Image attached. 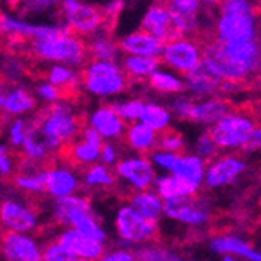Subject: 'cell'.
Returning a JSON list of instances; mask_svg holds the SVG:
<instances>
[{
	"label": "cell",
	"mask_w": 261,
	"mask_h": 261,
	"mask_svg": "<svg viewBox=\"0 0 261 261\" xmlns=\"http://www.w3.org/2000/svg\"><path fill=\"white\" fill-rule=\"evenodd\" d=\"M163 203L164 200L156 194L155 189H139V191H133L128 197V205L133 206L138 213L147 219L158 221L163 215Z\"/></svg>",
	"instance_id": "obj_35"
},
{
	"label": "cell",
	"mask_w": 261,
	"mask_h": 261,
	"mask_svg": "<svg viewBox=\"0 0 261 261\" xmlns=\"http://www.w3.org/2000/svg\"><path fill=\"white\" fill-rule=\"evenodd\" d=\"M211 249L216 253H230L244 256L249 261H261L259 252L255 250L247 241L234 234H219L211 240Z\"/></svg>",
	"instance_id": "obj_32"
},
{
	"label": "cell",
	"mask_w": 261,
	"mask_h": 261,
	"mask_svg": "<svg viewBox=\"0 0 261 261\" xmlns=\"http://www.w3.org/2000/svg\"><path fill=\"white\" fill-rule=\"evenodd\" d=\"M58 13L60 20L69 29V32L82 38H88L92 33L108 27L102 7L85 0H61Z\"/></svg>",
	"instance_id": "obj_6"
},
{
	"label": "cell",
	"mask_w": 261,
	"mask_h": 261,
	"mask_svg": "<svg viewBox=\"0 0 261 261\" xmlns=\"http://www.w3.org/2000/svg\"><path fill=\"white\" fill-rule=\"evenodd\" d=\"M194 97L191 94H175V96H171V102H169V110L174 116V119H180V121H188L189 119V111H191Z\"/></svg>",
	"instance_id": "obj_42"
},
{
	"label": "cell",
	"mask_w": 261,
	"mask_h": 261,
	"mask_svg": "<svg viewBox=\"0 0 261 261\" xmlns=\"http://www.w3.org/2000/svg\"><path fill=\"white\" fill-rule=\"evenodd\" d=\"M146 85L152 92L160 94V96H175V94L185 92L183 75L161 66L147 77Z\"/></svg>",
	"instance_id": "obj_30"
},
{
	"label": "cell",
	"mask_w": 261,
	"mask_h": 261,
	"mask_svg": "<svg viewBox=\"0 0 261 261\" xmlns=\"http://www.w3.org/2000/svg\"><path fill=\"white\" fill-rule=\"evenodd\" d=\"M258 127L252 111L231 108L221 119L208 127L219 152H244L247 139L253 128Z\"/></svg>",
	"instance_id": "obj_5"
},
{
	"label": "cell",
	"mask_w": 261,
	"mask_h": 261,
	"mask_svg": "<svg viewBox=\"0 0 261 261\" xmlns=\"http://www.w3.org/2000/svg\"><path fill=\"white\" fill-rule=\"evenodd\" d=\"M45 80L60 88L66 97L80 89V72L77 67L67 64H49L45 69Z\"/></svg>",
	"instance_id": "obj_33"
},
{
	"label": "cell",
	"mask_w": 261,
	"mask_h": 261,
	"mask_svg": "<svg viewBox=\"0 0 261 261\" xmlns=\"http://www.w3.org/2000/svg\"><path fill=\"white\" fill-rule=\"evenodd\" d=\"M218 8L219 14H258L255 0H224Z\"/></svg>",
	"instance_id": "obj_45"
},
{
	"label": "cell",
	"mask_w": 261,
	"mask_h": 261,
	"mask_svg": "<svg viewBox=\"0 0 261 261\" xmlns=\"http://www.w3.org/2000/svg\"><path fill=\"white\" fill-rule=\"evenodd\" d=\"M79 256H74L72 253H69L64 250L58 243H50L44 250L41 261H77Z\"/></svg>",
	"instance_id": "obj_49"
},
{
	"label": "cell",
	"mask_w": 261,
	"mask_h": 261,
	"mask_svg": "<svg viewBox=\"0 0 261 261\" xmlns=\"http://www.w3.org/2000/svg\"><path fill=\"white\" fill-rule=\"evenodd\" d=\"M171 11L180 14H200L202 5L200 0H160Z\"/></svg>",
	"instance_id": "obj_48"
},
{
	"label": "cell",
	"mask_w": 261,
	"mask_h": 261,
	"mask_svg": "<svg viewBox=\"0 0 261 261\" xmlns=\"http://www.w3.org/2000/svg\"><path fill=\"white\" fill-rule=\"evenodd\" d=\"M163 215L188 225H202L210 221L211 211L206 199L197 193L194 196L164 200Z\"/></svg>",
	"instance_id": "obj_14"
},
{
	"label": "cell",
	"mask_w": 261,
	"mask_h": 261,
	"mask_svg": "<svg viewBox=\"0 0 261 261\" xmlns=\"http://www.w3.org/2000/svg\"><path fill=\"white\" fill-rule=\"evenodd\" d=\"M77 261H91V259H85V258H79Z\"/></svg>",
	"instance_id": "obj_58"
},
{
	"label": "cell",
	"mask_w": 261,
	"mask_h": 261,
	"mask_svg": "<svg viewBox=\"0 0 261 261\" xmlns=\"http://www.w3.org/2000/svg\"><path fill=\"white\" fill-rule=\"evenodd\" d=\"M119 158H121V153H119V147L116 146V141H103L100 147L99 161L107 166H114Z\"/></svg>",
	"instance_id": "obj_50"
},
{
	"label": "cell",
	"mask_w": 261,
	"mask_h": 261,
	"mask_svg": "<svg viewBox=\"0 0 261 261\" xmlns=\"http://www.w3.org/2000/svg\"><path fill=\"white\" fill-rule=\"evenodd\" d=\"M121 141H124V144L132 152L141 153V155H149L152 150L156 149L158 133L149 128L146 124L135 121V122L127 124Z\"/></svg>",
	"instance_id": "obj_28"
},
{
	"label": "cell",
	"mask_w": 261,
	"mask_h": 261,
	"mask_svg": "<svg viewBox=\"0 0 261 261\" xmlns=\"http://www.w3.org/2000/svg\"><path fill=\"white\" fill-rule=\"evenodd\" d=\"M114 225L117 234L127 243H144L153 240L158 233L156 221L147 219L130 205H124L117 210Z\"/></svg>",
	"instance_id": "obj_11"
},
{
	"label": "cell",
	"mask_w": 261,
	"mask_h": 261,
	"mask_svg": "<svg viewBox=\"0 0 261 261\" xmlns=\"http://www.w3.org/2000/svg\"><path fill=\"white\" fill-rule=\"evenodd\" d=\"M85 42H86V49H88V57L91 60L119 61L122 57L117 39L114 38L111 29H108V27L85 38Z\"/></svg>",
	"instance_id": "obj_26"
},
{
	"label": "cell",
	"mask_w": 261,
	"mask_h": 261,
	"mask_svg": "<svg viewBox=\"0 0 261 261\" xmlns=\"http://www.w3.org/2000/svg\"><path fill=\"white\" fill-rule=\"evenodd\" d=\"M185 80V91H188L194 99L216 96L219 94L221 88V79H218L211 70L200 63L194 69L183 75Z\"/></svg>",
	"instance_id": "obj_23"
},
{
	"label": "cell",
	"mask_w": 261,
	"mask_h": 261,
	"mask_svg": "<svg viewBox=\"0 0 261 261\" xmlns=\"http://www.w3.org/2000/svg\"><path fill=\"white\" fill-rule=\"evenodd\" d=\"M86 125L96 130L103 141H121L127 124L114 111L111 103H102L86 116Z\"/></svg>",
	"instance_id": "obj_17"
},
{
	"label": "cell",
	"mask_w": 261,
	"mask_h": 261,
	"mask_svg": "<svg viewBox=\"0 0 261 261\" xmlns=\"http://www.w3.org/2000/svg\"><path fill=\"white\" fill-rule=\"evenodd\" d=\"M135 256L139 261H185L177 253L164 249V247H156V246L139 249Z\"/></svg>",
	"instance_id": "obj_43"
},
{
	"label": "cell",
	"mask_w": 261,
	"mask_h": 261,
	"mask_svg": "<svg viewBox=\"0 0 261 261\" xmlns=\"http://www.w3.org/2000/svg\"><path fill=\"white\" fill-rule=\"evenodd\" d=\"M2 2L7 5V7H10V8H13V10H16L17 8V5H19V2L20 0H2Z\"/></svg>",
	"instance_id": "obj_55"
},
{
	"label": "cell",
	"mask_w": 261,
	"mask_h": 261,
	"mask_svg": "<svg viewBox=\"0 0 261 261\" xmlns=\"http://www.w3.org/2000/svg\"><path fill=\"white\" fill-rule=\"evenodd\" d=\"M247 160L236 152L218 153L206 161L203 185L208 189H219L238 180L247 171Z\"/></svg>",
	"instance_id": "obj_8"
},
{
	"label": "cell",
	"mask_w": 261,
	"mask_h": 261,
	"mask_svg": "<svg viewBox=\"0 0 261 261\" xmlns=\"http://www.w3.org/2000/svg\"><path fill=\"white\" fill-rule=\"evenodd\" d=\"M114 174L116 178H121L130 188H133V191H139V189L152 188L156 169L152 164L149 155L133 153L116 161Z\"/></svg>",
	"instance_id": "obj_12"
},
{
	"label": "cell",
	"mask_w": 261,
	"mask_h": 261,
	"mask_svg": "<svg viewBox=\"0 0 261 261\" xmlns=\"http://www.w3.org/2000/svg\"><path fill=\"white\" fill-rule=\"evenodd\" d=\"M177 156H178V153H175V152H168V150H161V149H155L149 153V158H150L152 164L155 166V169H160L163 172H172Z\"/></svg>",
	"instance_id": "obj_47"
},
{
	"label": "cell",
	"mask_w": 261,
	"mask_h": 261,
	"mask_svg": "<svg viewBox=\"0 0 261 261\" xmlns=\"http://www.w3.org/2000/svg\"><path fill=\"white\" fill-rule=\"evenodd\" d=\"M5 152H8L7 146H5V144H0V155H2V153H5Z\"/></svg>",
	"instance_id": "obj_57"
},
{
	"label": "cell",
	"mask_w": 261,
	"mask_h": 261,
	"mask_svg": "<svg viewBox=\"0 0 261 261\" xmlns=\"http://www.w3.org/2000/svg\"><path fill=\"white\" fill-rule=\"evenodd\" d=\"M213 39L219 42L258 39V14H219L213 25Z\"/></svg>",
	"instance_id": "obj_10"
},
{
	"label": "cell",
	"mask_w": 261,
	"mask_h": 261,
	"mask_svg": "<svg viewBox=\"0 0 261 261\" xmlns=\"http://www.w3.org/2000/svg\"><path fill=\"white\" fill-rule=\"evenodd\" d=\"M82 67L80 88L96 99H116L130 88V82L119 61L89 58Z\"/></svg>",
	"instance_id": "obj_3"
},
{
	"label": "cell",
	"mask_w": 261,
	"mask_h": 261,
	"mask_svg": "<svg viewBox=\"0 0 261 261\" xmlns=\"http://www.w3.org/2000/svg\"><path fill=\"white\" fill-rule=\"evenodd\" d=\"M156 149L168 150V152H175V153H181L186 149V138L180 132H177V130H174L171 127L168 130L158 133Z\"/></svg>",
	"instance_id": "obj_40"
},
{
	"label": "cell",
	"mask_w": 261,
	"mask_h": 261,
	"mask_svg": "<svg viewBox=\"0 0 261 261\" xmlns=\"http://www.w3.org/2000/svg\"><path fill=\"white\" fill-rule=\"evenodd\" d=\"M27 52L38 61L47 64H67L80 69L88 60L85 38L70 33L69 30L45 38L23 41Z\"/></svg>",
	"instance_id": "obj_2"
},
{
	"label": "cell",
	"mask_w": 261,
	"mask_h": 261,
	"mask_svg": "<svg viewBox=\"0 0 261 261\" xmlns=\"http://www.w3.org/2000/svg\"><path fill=\"white\" fill-rule=\"evenodd\" d=\"M222 261H238V259H236L233 255H230V253H224V259Z\"/></svg>",
	"instance_id": "obj_56"
},
{
	"label": "cell",
	"mask_w": 261,
	"mask_h": 261,
	"mask_svg": "<svg viewBox=\"0 0 261 261\" xmlns=\"http://www.w3.org/2000/svg\"><path fill=\"white\" fill-rule=\"evenodd\" d=\"M33 94H35L36 100L42 102L44 105L55 103V102H58V100L66 97V94L60 88H57L55 85H52L50 82H47V80H41L36 85Z\"/></svg>",
	"instance_id": "obj_44"
},
{
	"label": "cell",
	"mask_w": 261,
	"mask_h": 261,
	"mask_svg": "<svg viewBox=\"0 0 261 261\" xmlns=\"http://www.w3.org/2000/svg\"><path fill=\"white\" fill-rule=\"evenodd\" d=\"M80 185V175L75 168L66 161L45 168V193L54 199L77 193Z\"/></svg>",
	"instance_id": "obj_16"
},
{
	"label": "cell",
	"mask_w": 261,
	"mask_h": 261,
	"mask_svg": "<svg viewBox=\"0 0 261 261\" xmlns=\"http://www.w3.org/2000/svg\"><path fill=\"white\" fill-rule=\"evenodd\" d=\"M142 105H144V99L142 97H125V99L116 97L114 102L111 103L114 111L119 114V117L125 124L139 121Z\"/></svg>",
	"instance_id": "obj_38"
},
{
	"label": "cell",
	"mask_w": 261,
	"mask_h": 261,
	"mask_svg": "<svg viewBox=\"0 0 261 261\" xmlns=\"http://www.w3.org/2000/svg\"><path fill=\"white\" fill-rule=\"evenodd\" d=\"M61 0H20L17 11L20 16H39V14H49L58 10Z\"/></svg>",
	"instance_id": "obj_39"
},
{
	"label": "cell",
	"mask_w": 261,
	"mask_h": 261,
	"mask_svg": "<svg viewBox=\"0 0 261 261\" xmlns=\"http://www.w3.org/2000/svg\"><path fill=\"white\" fill-rule=\"evenodd\" d=\"M202 42L194 36H178L163 42L160 61L164 67L185 75L202 63Z\"/></svg>",
	"instance_id": "obj_7"
},
{
	"label": "cell",
	"mask_w": 261,
	"mask_h": 261,
	"mask_svg": "<svg viewBox=\"0 0 261 261\" xmlns=\"http://www.w3.org/2000/svg\"><path fill=\"white\" fill-rule=\"evenodd\" d=\"M141 29L149 32L150 35L156 36L158 39L169 41L172 38H178L174 27L172 11L166 7L163 2L156 0L153 2L141 19Z\"/></svg>",
	"instance_id": "obj_21"
},
{
	"label": "cell",
	"mask_w": 261,
	"mask_h": 261,
	"mask_svg": "<svg viewBox=\"0 0 261 261\" xmlns=\"http://www.w3.org/2000/svg\"><path fill=\"white\" fill-rule=\"evenodd\" d=\"M194 153L199 155L200 158H203L205 161L211 160L213 156H216L219 153V149L216 146V142L213 141L210 132H203L197 136L196 142H194Z\"/></svg>",
	"instance_id": "obj_46"
},
{
	"label": "cell",
	"mask_w": 261,
	"mask_h": 261,
	"mask_svg": "<svg viewBox=\"0 0 261 261\" xmlns=\"http://www.w3.org/2000/svg\"><path fill=\"white\" fill-rule=\"evenodd\" d=\"M206 161L200 158L196 153H178L177 161L174 164V169L169 174H175L178 177H183L189 181H194L197 185H202L203 174H205Z\"/></svg>",
	"instance_id": "obj_36"
},
{
	"label": "cell",
	"mask_w": 261,
	"mask_h": 261,
	"mask_svg": "<svg viewBox=\"0 0 261 261\" xmlns=\"http://www.w3.org/2000/svg\"><path fill=\"white\" fill-rule=\"evenodd\" d=\"M119 63L130 83H146L147 77L161 66L160 57L146 55H122Z\"/></svg>",
	"instance_id": "obj_31"
},
{
	"label": "cell",
	"mask_w": 261,
	"mask_h": 261,
	"mask_svg": "<svg viewBox=\"0 0 261 261\" xmlns=\"http://www.w3.org/2000/svg\"><path fill=\"white\" fill-rule=\"evenodd\" d=\"M139 122L146 124L156 133L168 130L174 124V116L168 105H163L156 100H144L142 111L139 116Z\"/></svg>",
	"instance_id": "obj_34"
},
{
	"label": "cell",
	"mask_w": 261,
	"mask_h": 261,
	"mask_svg": "<svg viewBox=\"0 0 261 261\" xmlns=\"http://www.w3.org/2000/svg\"><path fill=\"white\" fill-rule=\"evenodd\" d=\"M16 160L10 152H5L0 155V177L2 178H10L16 172Z\"/></svg>",
	"instance_id": "obj_52"
},
{
	"label": "cell",
	"mask_w": 261,
	"mask_h": 261,
	"mask_svg": "<svg viewBox=\"0 0 261 261\" xmlns=\"http://www.w3.org/2000/svg\"><path fill=\"white\" fill-rule=\"evenodd\" d=\"M69 30L61 20L58 22H32L23 17L11 16L0 11V36L8 39L29 41L35 38H45Z\"/></svg>",
	"instance_id": "obj_9"
},
{
	"label": "cell",
	"mask_w": 261,
	"mask_h": 261,
	"mask_svg": "<svg viewBox=\"0 0 261 261\" xmlns=\"http://www.w3.org/2000/svg\"><path fill=\"white\" fill-rule=\"evenodd\" d=\"M152 186L163 200L194 196L200 191V185H197L194 181H189L175 174H169V172H163L160 175H155Z\"/></svg>",
	"instance_id": "obj_25"
},
{
	"label": "cell",
	"mask_w": 261,
	"mask_h": 261,
	"mask_svg": "<svg viewBox=\"0 0 261 261\" xmlns=\"http://www.w3.org/2000/svg\"><path fill=\"white\" fill-rule=\"evenodd\" d=\"M57 243L67 250L69 253H72L74 256L85 258V259H99L103 255V243L92 240L89 236L80 233L75 228H66L61 231L58 236Z\"/></svg>",
	"instance_id": "obj_22"
},
{
	"label": "cell",
	"mask_w": 261,
	"mask_h": 261,
	"mask_svg": "<svg viewBox=\"0 0 261 261\" xmlns=\"http://www.w3.org/2000/svg\"><path fill=\"white\" fill-rule=\"evenodd\" d=\"M54 216L57 222L66 227H72L92 240L105 243L107 233L94 213L91 200L77 193L55 199Z\"/></svg>",
	"instance_id": "obj_4"
},
{
	"label": "cell",
	"mask_w": 261,
	"mask_h": 261,
	"mask_svg": "<svg viewBox=\"0 0 261 261\" xmlns=\"http://www.w3.org/2000/svg\"><path fill=\"white\" fill-rule=\"evenodd\" d=\"M22 166L13 174V185L22 193L42 194L45 193V168L20 161Z\"/></svg>",
	"instance_id": "obj_29"
},
{
	"label": "cell",
	"mask_w": 261,
	"mask_h": 261,
	"mask_svg": "<svg viewBox=\"0 0 261 261\" xmlns=\"http://www.w3.org/2000/svg\"><path fill=\"white\" fill-rule=\"evenodd\" d=\"M82 177H83V185L89 189L111 188L116 183V174L111 171V166H107L100 161L86 166Z\"/></svg>",
	"instance_id": "obj_37"
},
{
	"label": "cell",
	"mask_w": 261,
	"mask_h": 261,
	"mask_svg": "<svg viewBox=\"0 0 261 261\" xmlns=\"http://www.w3.org/2000/svg\"><path fill=\"white\" fill-rule=\"evenodd\" d=\"M122 10H124V0H110V2H107L102 7V11L105 14V19H107V23L110 29H113L111 25L116 22L117 16L121 14Z\"/></svg>",
	"instance_id": "obj_51"
},
{
	"label": "cell",
	"mask_w": 261,
	"mask_h": 261,
	"mask_svg": "<svg viewBox=\"0 0 261 261\" xmlns=\"http://www.w3.org/2000/svg\"><path fill=\"white\" fill-rule=\"evenodd\" d=\"M0 247L7 261H41L42 250L32 236L20 231H11L2 234Z\"/></svg>",
	"instance_id": "obj_19"
},
{
	"label": "cell",
	"mask_w": 261,
	"mask_h": 261,
	"mask_svg": "<svg viewBox=\"0 0 261 261\" xmlns=\"http://www.w3.org/2000/svg\"><path fill=\"white\" fill-rule=\"evenodd\" d=\"M102 142L103 139L100 135L83 122L80 135L60 153L63 155L64 161L74 168H86V166L99 161Z\"/></svg>",
	"instance_id": "obj_13"
},
{
	"label": "cell",
	"mask_w": 261,
	"mask_h": 261,
	"mask_svg": "<svg viewBox=\"0 0 261 261\" xmlns=\"http://www.w3.org/2000/svg\"><path fill=\"white\" fill-rule=\"evenodd\" d=\"M99 261H136V256L128 250H114L107 255H102Z\"/></svg>",
	"instance_id": "obj_53"
},
{
	"label": "cell",
	"mask_w": 261,
	"mask_h": 261,
	"mask_svg": "<svg viewBox=\"0 0 261 261\" xmlns=\"http://www.w3.org/2000/svg\"><path fill=\"white\" fill-rule=\"evenodd\" d=\"M30 119L54 153H60L70 144L83 127V119L75 103L67 100V97L44 105Z\"/></svg>",
	"instance_id": "obj_1"
},
{
	"label": "cell",
	"mask_w": 261,
	"mask_h": 261,
	"mask_svg": "<svg viewBox=\"0 0 261 261\" xmlns=\"http://www.w3.org/2000/svg\"><path fill=\"white\" fill-rule=\"evenodd\" d=\"M0 222L7 230L29 233L38 227V213L30 203L8 197L0 202Z\"/></svg>",
	"instance_id": "obj_15"
},
{
	"label": "cell",
	"mask_w": 261,
	"mask_h": 261,
	"mask_svg": "<svg viewBox=\"0 0 261 261\" xmlns=\"http://www.w3.org/2000/svg\"><path fill=\"white\" fill-rule=\"evenodd\" d=\"M29 121H30L29 132H27L25 138H23L22 144L19 147L20 156H22V161H27L30 164L44 168V164L52 161L54 152L50 150L49 146H47V142L42 139V136L38 133V130L35 128L30 117H29Z\"/></svg>",
	"instance_id": "obj_27"
},
{
	"label": "cell",
	"mask_w": 261,
	"mask_h": 261,
	"mask_svg": "<svg viewBox=\"0 0 261 261\" xmlns=\"http://www.w3.org/2000/svg\"><path fill=\"white\" fill-rule=\"evenodd\" d=\"M231 103L227 97L224 96H208V97H200L194 99L191 111H189V119L188 122L199 124L203 127H211L216 124L224 114H227L231 110Z\"/></svg>",
	"instance_id": "obj_20"
},
{
	"label": "cell",
	"mask_w": 261,
	"mask_h": 261,
	"mask_svg": "<svg viewBox=\"0 0 261 261\" xmlns=\"http://www.w3.org/2000/svg\"><path fill=\"white\" fill-rule=\"evenodd\" d=\"M222 2L224 0H200V5H202V8H206V10H215Z\"/></svg>",
	"instance_id": "obj_54"
},
{
	"label": "cell",
	"mask_w": 261,
	"mask_h": 261,
	"mask_svg": "<svg viewBox=\"0 0 261 261\" xmlns=\"http://www.w3.org/2000/svg\"><path fill=\"white\" fill-rule=\"evenodd\" d=\"M122 55H146V57H160L163 49V41L150 35L146 30H135L117 39Z\"/></svg>",
	"instance_id": "obj_24"
},
{
	"label": "cell",
	"mask_w": 261,
	"mask_h": 261,
	"mask_svg": "<svg viewBox=\"0 0 261 261\" xmlns=\"http://www.w3.org/2000/svg\"><path fill=\"white\" fill-rule=\"evenodd\" d=\"M0 11H2V0H0Z\"/></svg>",
	"instance_id": "obj_59"
},
{
	"label": "cell",
	"mask_w": 261,
	"mask_h": 261,
	"mask_svg": "<svg viewBox=\"0 0 261 261\" xmlns=\"http://www.w3.org/2000/svg\"><path fill=\"white\" fill-rule=\"evenodd\" d=\"M38 107L35 94L22 85H7L0 88V113L8 117L32 114Z\"/></svg>",
	"instance_id": "obj_18"
},
{
	"label": "cell",
	"mask_w": 261,
	"mask_h": 261,
	"mask_svg": "<svg viewBox=\"0 0 261 261\" xmlns=\"http://www.w3.org/2000/svg\"><path fill=\"white\" fill-rule=\"evenodd\" d=\"M29 125H30V121L25 116L11 117V121L7 125V139L11 147H14V149L20 147L23 138H25V135L29 132Z\"/></svg>",
	"instance_id": "obj_41"
}]
</instances>
